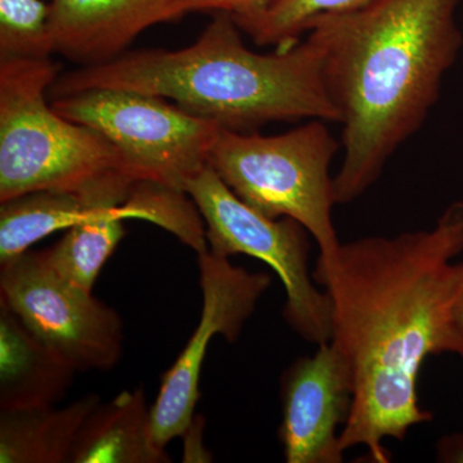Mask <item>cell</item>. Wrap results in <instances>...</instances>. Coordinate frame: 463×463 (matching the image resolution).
I'll return each instance as SVG.
<instances>
[{
    "instance_id": "23",
    "label": "cell",
    "mask_w": 463,
    "mask_h": 463,
    "mask_svg": "<svg viewBox=\"0 0 463 463\" xmlns=\"http://www.w3.org/2000/svg\"><path fill=\"white\" fill-rule=\"evenodd\" d=\"M459 356H461V358L463 359V349H462V352L459 353ZM457 435H458V438L461 439V440L463 441V431L459 432V434H457Z\"/></svg>"
},
{
    "instance_id": "3",
    "label": "cell",
    "mask_w": 463,
    "mask_h": 463,
    "mask_svg": "<svg viewBox=\"0 0 463 463\" xmlns=\"http://www.w3.org/2000/svg\"><path fill=\"white\" fill-rule=\"evenodd\" d=\"M233 17L218 12L194 44L178 51L128 52L102 65L60 75L51 99L93 88L141 91L170 99L222 129L254 133L274 121L340 124L315 39L261 54L243 44Z\"/></svg>"
},
{
    "instance_id": "6",
    "label": "cell",
    "mask_w": 463,
    "mask_h": 463,
    "mask_svg": "<svg viewBox=\"0 0 463 463\" xmlns=\"http://www.w3.org/2000/svg\"><path fill=\"white\" fill-rule=\"evenodd\" d=\"M51 105L63 118L105 137L134 181L183 192L209 165L222 130L215 121L141 91L93 88L53 99Z\"/></svg>"
},
{
    "instance_id": "16",
    "label": "cell",
    "mask_w": 463,
    "mask_h": 463,
    "mask_svg": "<svg viewBox=\"0 0 463 463\" xmlns=\"http://www.w3.org/2000/svg\"><path fill=\"white\" fill-rule=\"evenodd\" d=\"M124 203L103 207L72 225L56 245L43 250L48 264L67 282L91 292L103 265L125 236Z\"/></svg>"
},
{
    "instance_id": "18",
    "label": "cell",
    "mask_w": 463,
    "mask_h": 463,
    "mask_svg": "<svg viewBox=\"0 0 463 463\" xmlns=\"http://www.w3.org/2000/svg\"><path fill=\"white\" fill-rule=\"evenodd\" d=\"M52 53L51 3L0 0V58L48 60Z\"/></svg>"
},
{
    "instance_id": "19",
    "label": "cell",
    "mask_w": 463,
    "mask_h": 463,
    "mask_svg": "<svg viewBox=\"0 0 463 463\" xmlns=\"http://www.w3.org/2000/svg\"><path fill=\"white\" fill-rule=\"evenodd\" d=\"M274 0H175L176 17L181 18L192 12H225L231 16L254 14L272 5Z\"/></svg>"
},
{
    "instance_id": "20",
    "label": "cell",
    "mask_w": 463,
    "mask_h": 463,
    "mask_svg": "<svg viewBox=\"0 0 463 463\" xmlns=\"http://www.w3.org/2000/svg\"><path fill=\"white\" fill-rule=\"evenodd\" d=\"M203 425H201L200 417L194 416L190 428L183 434L187 439L184 447V455L183 461L184 462H210L213 461L212 456L206 452L203 446Z\"/></svg>"
},
{
    "instance_id": "21",
    "label": "cell",
    "mask_w": 463,
    "mask_h": 463,
    "mask_svg": "<svg viewBox=\"0 0 463 463\" xmlns=\"http://www.w3.org/2000/svg\"><path fill=\"white\" fill-rule=\"evenodd\" d=\"M438 450L441 461L463 462V441L457 434L441 439Z\"/></svg>"
},
{
    "instance_id": "1",
    "label": "cell",
    "mask_w": 463,
    "mask_h": 463,
    "mask_svg": "<svg viewBox=\"0 0 463 463\" xmlns=\"http://www.w3.org/2000/svg\"><path fill=\"white\" fill-rule=\"evenodd\" d=\"M462 251L463 201H455L430 230L364 237L318 259L313 277L330 295V343L354 385L343 452L364 447L373 462L388 463L385 439L403 440L414 425L431 421L417 385L429 356L462 352L453 263Z\"/></svg>"
},
{
    "instance_id": "5",
    "label": "cell",
    "mask_w": 463,
    "mask_h": 463,
    "mask_svg": "<svg viewBox=\"0 0 463 463\" xmlns=\"http://www.w3.org/2000/svg\"><path fill=\"white\" fill-rule=\"evenodd\" d=\"M326 121L260 136L222 129L209 165L243 203L272 219L298 222L330 259L341 242L332 221L336 203L331 164L341 148Z\"/></svg>"
},
{
    "instance_id": "2",
    "label": "cell",
    "mask_w": 463,
    "mask_h": 463,
    "mask_svg": "<svg viewBox=\"0 0 463 463\" xmlns=\"http://www.w3.org/2000/svg\"><path fill=\"white\" fill-rule=\"evenodd\" d=\"M462 0H374L310 24L343 128L337 205L364 196L421 129L463 45Z\"/></svg>"
},
{
    "instance_id": "8",
    "label": "cell",
    "mask_w": 463,
    "mask_h": 463,
    "mask_svg": "<svg viewBox=\"0 0 463 463\" xmlns=\"http://www.w3.org/2000/svg\"><path fill=\"white\" fill-rule=\"evenodd\" d=\"M0 267V301L61 361L76 373L118 364L124 326L114 307L63 279L43 250H27Z\"/></svg>"
},
{
    "instance_id": "14",
    "label": "cell",
    "mask_w": 463,
    "mask_h": 463,
    "mask_svg": "<svg viewBox=\"0 0 463 463\" xmlns=\"http://www.w3.org/2000/svg\"><path fill=\"white\" fill-rule=\"evenodd\" d=\"M100 403L84 395L63 408L0 411V463H69L81 426Z\"/></svg>"
},
{
    "instance_id": "17",
    "label": "cell",
    "mask_w": 463,
    "mask_h": 463,
    "mask_svg": "<svg viewBox=\"0 0 463 463\" xmlns=\"http://www.w3.org/2000/svg\"><path fill=\"white\" fill-rule=\"evenodd\" d=\"M373 2L374 0H274L261 11L232 17L241 32L255 44L286 50L297 44L317 18L356 11Z\"/></svg>"
},
{
    "instance_id": "22",
    "label": "cell",
    "mask_w": 463,
    "mask_h": 463,
    "mask_svg": "<svg viewBox=\"0 0 463 463\" xmlns=\"http://www.w3.org/2000/svg\"><path fill=\"white\" fill-rule=\"evenodd\" d=\"M456 323L463 334V263L459 264V283L455 304Z\"/></svg>"
},
{
    "instance_id": "7",
    "label": "cell",
    "mask_w": 463,
    "mask_h": 463,
    "mask_svg": "<svg viewBox=\"0 0 463 463\" xmlns=\"http://www.w3.org/2000/svg\"><path fill=\"white\" fill-rule=\"evenodd\" d=\"M185 192L203 216L210 251L249 255L269 265L285 288L283 317L289 327L317 346L330 343L331 298L310 274L309 232L294 219H272L243 203L210 165Z\"/></svg>"
},
{
    "instance_id": "9",
    "label": "cell",
    "mask_w": 463,
    "mask_h": 463,
    "mask_svg": "<svg viewBox=\"0 0 463 463\" xmlns=\"http://www.w3.org/2000/svg\"><path fill=\"white\" fill-rule=\"evenodd\" d=\"M199 268L203 292L199 326L163 374L156 401L151 405L152 438L164 449L174 439L183 437L194 421L207 344L216 335L236 343L259 298L272 283L269 274L234 267L230 258L209 249L199 254Z\"/></svg>"
},
{
    "instance_id": "11",
    "label": "cell",
    "mask_w": 463,
    "mask_h": 463,
    "mask_svg": "<svg viewBox=\"0 0 463 463\" xmlns=\"http://www.w3.org/2000/svg\"><path fill=\"white\" fill-rule=\"evenodd\" d=\"M175 0H52L56 53L102 65L121 56L130 43L156 24L178 20Z\"/></svg>"
},
{
    "instance_id": "13",
    "label": "cell",
    "mask_w": 463,
    "mask_h": 463,
    "mask_svg": "<svg viewBox=\"0 0 463 463\" xmlns=\"http://www.w3.org/2000/svg\"><path fill=\"white\" fill-rule=\"evenodd\" d=\"M172 457L152 438L145 389L127 390L102 402L85 420L69 463H167Z\"/></svg>"
},
{
    "instance_id": "4",
    "label": "cell",
    "mask_w": 463,
    "mask_h": 463,
    "mask_svg": "<svg viewBox=\"0 0 463 463\" xmlns=\"http://www.w3.org/2000/svg\"><path fill=\"white\" fill-rule=\"evenodd\" d=\"M58 76L51 58H0V203L33 191L80 192L127 173L105 137L48 105Z\"/></svg>"
},
{
    "instance_id": "10",
    "label": "cell",
    "mask_w": 463,
    "mask_h": 463,
    "mask_svg": "<svg viewBox=\"0 0 463 463\" xmlns=\"http://www.w3.org/2000/svg\"><path fill=\"white\" fill-rule=\"evenodd\" d=\"M354 385L343 355L331 343L300 356L281 379L279 437L288 463H340V431L352 412Z\"/></svg>"
},
{
    "instance_id": "15",
    "label": "cell",
    "mask_w": 463,
    "mask_h": 463,
    "mask_svg": "<svg viewBox=\"0 0 463 463\" xmlns=\"http://www.w3.org/2000/svg\"><path fill=\"white\" fill-rule=\"evenodd\" d=\"M0 203V265L103 209L84 192L56 190L29 192Z\"/></svg>"
},
{
    "instance_id": "12",
    "label": "cell",
    "mask_w": 463,
    "mask_h": 463,
    "mask_svg": "<svg viewBox=\"0 0 463 463\" xmlns=\"http://www.w3.org/2000/svg\"><path fill=\"white\" fill-rule=\"evenodd\" d=\"M75 373L0 301V411L52 407L66 394Z\"/></svg>"
}]
</instances>
